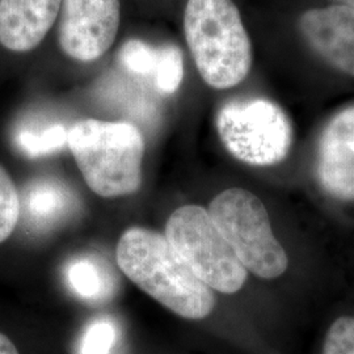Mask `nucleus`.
Wrapping results in <instances>:
<instances>
[{"label":"nucleus","mask_w":354,"mask_h":354,"mask_svg":"<svg viewBox=\"0 0 354 354\" xmlns=\"http://www.w3.org/2000/svg\"><path fill=\"white\" fill-rule=\"evenodd\" d=\"M115 256L127 279L178 317L201 320L214 310L213 289L190 270L160 232L129 228Z\"/></svg>","instance_id":"1"},{"label":"nucleus","mask_w":354,"mask_h":354,"mask_svg":"<svg viewBox=\"0 0 354 354\" xmlns=\"http://www.w3.org/2000/svg\"><path fill=\"white\" fill-rule=\"evenodd\" d=\"M184 33L203 82L214 89L241 84L252 67V45L232 0H188Z\"/></svg>","instance_id":"2"},{"label":"nucleus","mask_w":354,"mask_h":354,"mask_svg":"<svg viewBox=\"0 0 354 354\" xmlns=\"http://www.w3.org/2000/svg\"><path fill=\"white\" fill-rule=\"evenodd\" d=\"M67 146L96 194L113 198L140 189L145 140L136 125L82 120L68 129Z\"/></svg>","instance_id":"3"},{"label":"nucleus","mask_w":354,"mask_h":354,"mask_svg":"<svg viewBox=\"0 0 354 354\" xmlns=\"http://www.w3.org/2000/svg\"><path fill=\"white\" fill-rule=\"evenodd\" d=\"M207 212L247 270L266 279L286 272V251L273 234L264 203L250 190H223Z\"/></svg>","instance_id":"4"},{"label":"nucleus","mask_w":354,"mask_h":354,"mask_svg":"<svg viewBox=\"0 0 354 354\" xmlns=\"http://www.w3.org/2000/svg\"><path fill=\"white\" fill-rule=\"evenodd\" d=\"M165 239L190 270L210 289L234 294L247 279V269L201 206L185 205L167 221Z\"/></svg>","instance_id":"5"},{"label":"nucleus","mask_w":354,"mask_h":354,"mask_svg":"<svg viewBox=\"0 0 354 354\" xmlns=\"http://www.w3.org/2000/svg\"><path fill=\"white\" fill-rule=\"evenodd\" d=\"M216 130L227 151L245 165H277L292 145L289 117L266 99L226 102L216 115Z\"/></svg>","instance_id":"6"},{"label":"nucleus","mask_w":354,"mask_h":354,"mask_svg":"<svg viewBox=\"0 0 354 354\" xmlns=\"http://www.w3.org/2000/svg\"><path fill=\"white\" fill-rule=\"evenodd\" d=\"M59 46L79 62H93L113 45L121 21L120 0H62Z\"/></svg>","instance_id":"7"},{"label":"nucleus","mask_w":354,"mask_h":354,"mask_svg":"<svg viewBox=\"0 0 354 354\" xmlns=\"http://www.w3.org/2000/svg\"><path fill=\"white\" fill-rule=\"evenodd\" d=\"M317 178L332 197L354 201V106L336 114L317 150Z\"/></svg>","instance_id":"8"},{"label":"nucleus","mask_w":354,"mask_h":354,"mask_svg":"<svg viewBox=\"0 0 354 354\" xmlns=\"http://www.w3.org/2000/svg\"><path fill=\"white\" fill-rule=\"evenodd\" d=\"M299 28L317 55L354 77V10L340 4L313 8L302 15Z\"/></svg>","instance_id":"9"},{"label":"nucleus","mask_w":354,"mask_h":354,"mask_svg":"<svg viewBox=\"0 0 354 354\" xmlns=\"http://www.w3.org/2000/svg\"><path fill=\"white\" fill-rule=\"evenodd\" d=\"M62 0H0V45L15 53L36 49L61 12Z\"/></svg>","instance_id":"10"},{"label":"nucleus","mask_w":354,"mask_h":354,"mask_svg":"<svg viewBox=\"0 0 354 354\" xmlns=\"http://www.w3.org/2000/svg\"><path fill=\"white\" fill-rule=\"evenodd\" d=\"M75 197L58 180H38L29 184L20 198V216L36 231H46L73 212Z\"/></svg>","instance_id":"11"},{"label":"nucleus","mask_w":354,"mask_h":354,"mask_svg":"<svg viewBox=\"0 0 354 354\" xmlns=\"http://www.w3.org/2000/svg\"><path fill=\"white\" fill-rule=\"evenodd\" d=\"M68 288L89 304L108 301L114 291L113 276L102 260L92 256L77 257L66 268Z\"/></svg>","instance_id":"12"},{"label":"nucleus","mask_w":354,"mask_h":354,"mask_svg":"<svg viewBox=\"0 0 354 354\" xmlns=\"http://www.w3.org/2000/svg\"><path fill=\"white\" fill-rule=\"evenodd\" d=\"M68 130L62 125H53L41 130L24 129L17 134L20 150L29 158H39L62 150L67 146Z\"/></svg>","instance_id":"13"},{"label":"nucleus","mask_w":354,"mask_h":354,"mask_svg":"<svg viewBox=\"0 0 354 354\" xmlns=\"http://www.w3.org/2000/svg\"><path fill=\"white\" fill-rule=\"evenodd\" d=\"M153 84L160 93H175L184 79V58L176 45L158 48V59L153 71Z\"/></svg>","instance_id":"14"},{"label":"nucleus","mask_w":354,"mask_h":354,"mask_svg":"<svg viewBox=\"0 0 354 354\" xmlns=\"http://www.w3.org/2000/svg\"><path fill=\"white\" fill-rule=\"evenodd\" d=\"M118 328L112 319L99 317L83 332L77 354H112L118 342Z\"/></svg>","instance_id":"15"},{"label":"nucleus","mask_w":354,"mask_h":354,"mask_svg":"<svg viewBox=\"0 0 354 354\" xmlns=\"http://www.w3.org/2000/svg\"><path fill=\"white\" fill-rule=\"evenodd\" d=\"M20 219V196L12 178L0 165V243L12 235Z\"/></svg>","instance_id":"16"},{"label":"nucleus","mask_w":354,"mask_h":354,"mask_svg":"<svg viewBox=\"0 0 354 354\" xmlns=\"http://www.w3.org/2000/svg\"><path fill=\"white\" fill-rule=\"evenodd\" d=\"M158 59V48L140 39H127L120 51L122 66L133 74L152 77Z\"/></svg>","instance_id":"17"},{"label":"nucleus","mask_w":354,"mask_h":354,"mask_svg":"<svg viewBox=\"0 0 354 354\" xmlns=\"http://www.w3.org/2000/svg\"><path fill=\"white\" fill-rule=\"evenodd\" d=\"M323 354H354V317H339L330 326Z\"/></svg>","instance_id":"18"},{"label":"nucleus","mask_w":354,"mask_h":354,"mask_svg":"<svg viewBox=\"0 0 354 354\" xmlns=\"http://www.w3.org/2000/svg\"><path fill=\"white\" fill-rule=\"evenodd\" d=\"M0 354H19L15 344L3 333H0Z\"/></svg>","instance_id":"19"},{"label":"nucleus","mask_w":354,"mask_h":354,"mask_svg":"<svg viewBox=\"0 0 354 354\" xmlns=\"http://www.w3.org/2000/svg\"><path fill=\"white\" fill-rule=\"evenodd\" d=\"M336 4H340V6H345V7H349L354 10V0H335Z\"/></svg>","instance_id":"20"}]
</instances>
